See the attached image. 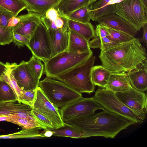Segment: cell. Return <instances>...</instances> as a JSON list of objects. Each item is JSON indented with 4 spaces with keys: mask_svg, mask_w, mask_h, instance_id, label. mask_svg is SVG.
<instances>
[{
    "mask_svg": "<svg viewBox=\"0 0 147 147\" xmlns=\"http://www.w3.org/2000/svg\"><path fill=\"white\" fill-rule=\"evenodd\" d=\"M9 63H6L7 67L1 77L0 80L7 82L11 87L14 91L17 101L20 103V100L23 90L18 85L17 82L13 76L9 66Z\"/></svg>",
    "mask_w": 147,
    "mask_h": 147,
    "instance_id": "cell-28",
    "label": "cell"
},
{
    "mask_svg": "<svg viewBox=\"0 0 147 147\" xmlns=\"http://www.w3.org/2000/svg\"><path fill=\"white\" fill-rule=\"evenodd\" d=\"M47 29L51 44V57L66 51L69 41L68 31Z\"/></svg>",
    "mask_w": 147,
    "mask_h": 147,
    "instance_id": "cell-15",
    "label": "cell"
},
{
    "mask_svg": "<svg viewBox=\"0 0 147 147\" xmlns=\"http://www.w3.org/2000/svg\"><path fill=\"white\" fill-rule=\"evenodd\" d=\"M0 11H8L7 10L1 7H0Z\"/></svg>",
    "mask_w": 147,
    "mask_h": 147,
    "instance_id": "cell-49",
    "label": "cell"
},
{
    "mask_svg": "<svg viewBox=\"0 0 147 147\" xmlns=\"http://www.w3.org/2000/svg\"><path fill=\"white\" fill-rule=\"evenodd\" d=\"M104 109L93 97L89 98L82 97L61 109L60 112L63 121L92 115L97 110Z\"/></svg>",
    "mask_w": 147,
    "mask_h": 147,
    "instance_id": "cell-9",
    "label": "cell"
},
{
    "mask_svg": "<svg viewBox=\"0 0 147 147\" xmlns=\"http://www.w3.org/2000/svg\"><path fill=\"white\" fill-rule=\"evenodd\" d=\"M14 14L9 11H0V26L7 27L9 19Z\"/></svg>",
    "mask_w": 147,
    "mask_h": 147,
    "instance_id": "cell-40",
    "label": "cell"
},
{
    "mask_svg": "<svg viewBox=\"0 0 147 147\" xmlns=\"http://www.w3.org/2000/svg\"><path fill=\"white\" fill-rule=\"evenodd\" d=\"M97 0H89V3H93L94 2Z\"/></svg>",
    "mask_w": 147,
    "mask_h": 147,
    "instance_id": "cell-48",
    "label": "cell"
},
{
    "mask_svg": "<svg viewBox=\"0 0 147 147\" xmlns=\"http://www.w3.org/2000/svg\"><path fill=\"white\" fill-rule=\"evenodd\" d=\"M29 40V39L22 35L13 32H12V42L19 47L26 45Z\"/></svg>",
    "mask_w": 147,
    "mask_h": 147,
    "instance_id": "cell-39",
    "label": "cell"
},
{
    "mask_svg": "<svg viewBox=\"0 0 147 147\" xmlns=\"http://www.w3.org/2000/svg\"><path fill=\"white\" fill-rule=\"evenodd\" d=\"M19 16L21 20L16 26L12 28V32L30 39L41 22L42 16L34 12L28 11L27 13Z\"/></svg>",
    "mask_w": 147,
    "mask_h": 147,
    "instance_id": "cell-13",
    "label": "cell"
},
{
    "mask_svg": "<svg viewBox=\"0 0 147 147\" xmlns=\"http://www.w3.org/2000/svg\"><path fill=\"white\" fill-rule=\"evenodd\" d=\"M39 127L22 129L19 132L0 135V139L39 138L45 137L43 133H40Z\"/></svg>",
    "mask_w": 147,
    "mask_h": 147,
    "instance_id": "cell-25",
    "label": "cell"
},
{
    "mask_svg": "<svg viewBox=\"0 0 147 147\" xmlns=\"http://www.w3.org/2000/svg\"><path fill=\"white\" fill-rule=\"evenodd\" d=\"M115 93L121 102L144 120L147 113V97L144 92L132 87L127 91Z\"/></svg>",
    "mask_w": 147,
    "mask_h": 147,
    "instance_id": "cell-12",
    "label": "cell"
},
{
    "mask_svg": "<svg viewBox=\"0 0 147 147\" xmlns=\"http://www.w3.org/2000/svg\"><path fill=\"white\" fill-rule=\"evenodd\" d=\"M92 55L91 50L82 53L66 51L44 62V72L47 77L55 79L58 75L86 61Z\"/></svg>",
    "mask_w": 147,
    "mask_h": 147,
    "instance_id": "cell-5",
    "label": "cell"
},
{
    "mask_svg": "<svg viewBox=\"0 0 147 147\" xmlns=\"http://www.w3.org/2000/svg\"><path fill=\"white\" fill-rule=\"evenodd\" d=\"M103 26L108 33L107 37L112 41L120 43H124L130 41L135 38L124 32Z\"/></svg>",
    "mask_w": 147,
    "mask_h": 147,
    "instance_id": "cell-31",
    "label": "cell"
},
{
    "mask_svg": "<svg viewBox=\"0 0 147 147\" xmlns=\"http://www.w3.org/2000/svg\"><path fill=\"white\" fill-rule=\"evenodd\" d=\"M32 108L24 104L14 102L0 101V112L3 114H12L20 112L31 111Z\"/></svg>",
    "mask_w": 147,
    "mask_h": 147,
    "instance_id": "cell-29",
    "label": "cell"
},
{
    "mask_svg": "<svg viewBox=\"0 0 147 147\" xmlns=\"http://www.w3.org/2000/svg\"><path fill=\"white\" fill-rule=\"evenodd\" d=\"M89 3V0H61L54 7L64 16Z\"/></svg>",
    "mask_w": 147,
    "mask_h": 147,
    "instance_id": "cell-23",
    "label": "cell"
},
{
    "mask_svg": "<svg viewBox=\"0 0 147 147\" xmlns=\"http://www.w3.org/2000/svg\"><path fill=\"white\" fill-rule=\"evenodd\" d=\"M96 21L98 24L124 32L134 37L138 32L131 24L115 13L103 16Z\"/></svg>",
    "mask_w": 147,
    "mask_h": 147,
    "instance_id": "cell-14",
    "label": "cell"
},
{
    "mask_svg": "<svg viewBox=\"0 0 147 147\" xmlns=\"http://www.w3.org/2000/svg\"><path fill=\"white\" fill-rule=\"evenodd\" d=\"M27 4L28 11H32L44 16L50 8L55 7L61 0H23Z\"/></svg>",
    "mask_w": 147,
    "mask_h": 147,
    "instance_id": "cell-20",
    "label": "cell"
},
{
    "mask_svg": "<svg viewBox=\"0 0 147 147\" xmlns=\"http://www.w3.org/2000/svg\"><path fill=\"white\" fill-rule=\"evenodd\" d=\"M111 73L102 65L93 66L90 72L92 81L95 86L106 88Z\"/></svg>",
    "mask_w": 147,
    "mask_h": 147,
    "instance_id": "cell-22",
    "label": "cell"
},
{
    "mask_svg": "<svg viewBox=\"0 0 147 147\" xmlns=\"http://www.w3.org/2000/svg\"><path fill=\"white\" fill-rule=\"evenodd\" d=\"M67 19L69 30L82 36L88 41L91 38L95 37V30L90 22L84 23Z\"/></svg>",
    "mask_w": 147,
    "mask_h": 147,
    "instance_id": "cell-21",
    "label": "cell"
},
{
    "mask_svg": "<svg viewBox=\"0 0 147 147\" xmlns=\"http://www.w3.org/2000/svg\"><path fill=\"white\" fill-rule=\"evenodd\" d=\"M12 28L0 26V45H9L12 41Z\"/></svg>",
    "mask_w": 147,
    "mask_h": 147,
    "instance_id": "cell-36",
    "label": "cell"
},
{
    "mask_svg": "<svg viewBox=\"0 0 147 147\" xmlns=\"http://www.w3.org/2000/svg\"><path fill=\"white\" fill-rule=\"evenodd\" d=\"M115 6V13L131 24L137 31L147 23V8L141 0H123Z\"/></svg>",
    "mask_w": 147,
    "mask_h": 147,
    "instance_id": "cell-7",
    "label": "cell"
},
{
    "mask_svg": "<svg viewBox=\"0 0 147 147\" xmlns=\"http://www.w3.org/2000/svg\"><path fill=\"white\" fill-rule=\"evenodd\" d=\"M7 67L6 63L0 61V79Z\"/></svg>",
    "mask_w": 147,
    "mask_h": 147,
    "instance_id": "cell-45",
    "label": "cell"
},
{
    "mask_svg": "<svg viewBox=\"0 0 147 147\" xmlns=\"http://www.w3.org/2000/svg\"><path fill=\"white\" fill-rule=\"evenodd\" d=\"M132 87L142 92L147 89V62L138 68L127 72Z\"/></svg>",
    "mask_w": 147,
    "mask_h": 147,
    "instance_id": "cell-17",
    "label": "cell"
},
{
    "mask_svg": "<svg viewBox=\"0 0 147 147\" xmlns=\"http://www.w3.org/2000/svg\"><path fill=\"white\" fill-rule=\"evenodd\" d=\"M102 65L111 73H126L147 62L145 49L139 38L119 43L100 51Z\"/></svg>",
    "mask_w": 147,
    "mask_h": 147,
    "instance_id": "cell-2",
    "label": "cell"
},
{
    "mask_svg": "<svg viewBox=\"0 0 147 147\" xmlns=\"http://www.w3.org/2000/svg\"><path fill=\"white\" fill-rule=\"evenodd\" d=\"M17 101L12 89L6 82L0 80V101L15 102Z\"/></svg>",
    "mask_w": 147,
    "mask_h": 147,
    "instance_id": "cell-32",
    "label": "cell"
},
{
    "mask_svg": "<svg viewBox=\"0 0 147 147\" xmlns=\"http://www.w3.org/2000/svg\"><path fill=\"white\" fill-rule=\"evenodd\" d=\"M31 113L38 122L46 127L47 129L54 128L52 123L49 119L32 108Z\"/></svg>",
    "mask_w": 147,
    "mask_h": 147,
    "instance_id": "cell-38",
    "label": "cell"
},
{
    "mask_svg": "<svg viewBox=\"0 0 147 147\" xmlns=\"http://www.w3.org/2000/svg\"><path fill=\"white\" fill-rule=\"evenodd\" d=\"M41 21L47 29H52L66 31L69 30L67 19L60 14L54 21H50L44 16H42Z\"/></svg>",
    "mask_w": 147,
    "mask_h": 147,
    "instance_id": "cell-30",
    "label": "cell"
},
{
    "mask_svg": "<svg viewBox=\"0 0 147 147\" xmlns=\"http://www.w3.org/2000/svg\"><path fill=\"white\" fill-rule=\"evenodd\" d=\"M44 135L45 137H50L53 135V132L49 129L45 130Z\"/></svg>",
    "mask_w": 147,
    "mask_h": 147,
    "instance_id": "cell-46",
    "label": "cell"
},
{
    "mask_svg": "<svg viewBox=\"0 0 147 147\" xmlns=\"http://www.w3.org/2000/svg\"><path fill=\"white\" fill-rule=\"evenodd\" d=\"M32 108L49 119L54 128L64 125L60 109L50 101L39 87L36 89V97Z\"/></svg>",
    "mask_w": 147,
    "mask_h": 147,
    "instance_id": "cell-10",
    "label": "cell"
},
{
    "mask_svg": "<svg viewBox=\"0 0 147 147\" xmlns=\"http://www.w3.org/2000/svg\"><path fill=\"white\" fill-rule=\"evenodd\" d=\"M95 35L100 37H106L108 33L104 26L100 24L96 25L95 30Z\"/></svg>",
    "mask_w": 147,
    "mask_h": 147,
    "instance_id": "cell-42",
    "label": "cell"
},
{
    "mask_svg": "<svg viewBox=\"0 0 147 147\" xmlns=\"http://www.w3.org/2000/svg\"><path fill=\"white\" fill-rule=\"evenodd\" d=\"M92 3H89L65 16L67 18L74 21L86 23L90 22Z\"/></svg>",
    "mask_w": 147,
    "mask_h": 147,
    "instance_id": "cell-24",
    "label": "cell"
},
{
    "mask_svg": "<svg viewBox=\"0 0 147 147\" xmlns=\"http://www.w3.org/2000/svg\"><path fill=\"white\" fill-rule=\"evenodd\" d=\"M38 87L51 103L61 109L82 97L65 83L50 77L39 81Z\"/></svg>",
    "mask_w": 147,
    "mask_h": 147,
    "instance_id": "cell-4",
    "label": "cell"
},
{
    "mask_svg": "<svg viewBox=\"0 0 147 147\" xmlns=\"http://www.w3.org/2000/svg\"><path fill=\"white\" fill-rule=\"evenodd\" d=\"M36 95V89L34 90L25 91L23 90L20 103H22L32 108Z\"/></svg>",
    "mask_w": 147,
    "mask_h": 147,
    "instance_id": "cell-37",
    "label": "cell"
},
{
    "mask_svg": "<svg viewBox=\"0 0 147 147\" xmlns=\"http://www.w3.org/2000/svg\"><path fill=\"white\" fill-rule=\"evenodd\" d=\"M95 100L105 109L141 124L144 120L133 111L121 102L115 93L106 88H98L93 96Z\"/></svg>",
    "mask_w": 147,
    "mask_h": 147,
    "instance_id": "cell-6",
    "label": "cell"
},
{
    "mask_svg": "<svg viewBox=\"0 0 147 147\" xmlns=\"http://www.w3.org/2000/svg\"><path fill=\"white\" fill-rule=\"evenodd\" d=\"M0 7L17 16L22 11L26 10L28 6L23 0H0Z\"/></svg>",
    "mask_w": 147,
    "mask_h": 147,
    "instance_id": "cell-27",
    "label": "cell"
},
{
    "mask_svg": "<svg viewBox=\"0 0 147 147\" xmlns=\"http://www.w3.org/2000/svg\"><path fill=\"white\" fill-rule=\"evenodd\" d=\"M144 5L147 8V0H141Z\"/></svg>",
    "mask_w": 147,
    "mask_h": 147,
    "instance_id": "cell-47",
    "label": "cell"
},
{
    "mask_svg": "<svg viewBox=\"0 0 147 147\" xmlns=\"http://www.w3.org/2000/svg\"><path fill=\"white\" fill-rule=\"evenodd\" d=\"M53 132V136L65 137L74 138H82L80 131L74 126L64 122V125L56 128L49 129Z\"/></svg>",
    "mask_w": 147,
    "mask_h": 147,
    "instance_id": "cell-26",
    "label": "cell"
},
{
    "mask_svg": "<svg viewBox=\"0 0 147 147\" xmlns=\"http://www.w3.org/2000/svg\"><path fill=\"white\" fill-rule=\"evenodd\" d=\"M59 15L58 10L55 7H52L48 10L43 16L49 20L53 21L55 20Z\"/></svg>",
    "mask_w": 147,
    "mask_h": 147,
    "instance_id": "cell-41",
    "label": "cell"
},
{
    "mask_svg": "<svg viewBox=\"0 0 147 147\" xmlns=\"http://www.w3.org/2000/svg\"><path fill=\"white\" fill-rule=\"evenodd\" d=\"M91 11V19L96 21L103 16L115 13V4L111 0H98L92 4Z\"/></svg>",
    "mask_w": 147,
    "mask_h": 147,
    "instance_id": "cell-19",
    "label": "cell"
},
{
    "mask_svg": "<svg viewBox=\"0 0 147 147\" xmlns=\"http://www.w3.org/2000/svg\"><path fill=\"white\" fill-rule=\"evenodd\" d=\"M27 62L35 76L40 80L44 71L41 60L32 55Z\"/></svg>",
    "mask_w": 147,
    "mask_h": 147,
    "instance_id": "cell-35",
    "label": "cell"
},
{
    "mask_svg": "<svg viewBox=\"0 0 147 147\" xmlns=\"http://www.w3.org/2000/svg\"><path fill=\"white\" fill-rule=\"evenodd\" d=\"M143 29V36L140 40V42L144 43L146 45H147V23H146L142 27Z\"/></svg>",
    "mask_w": 147,
    "mask_h": 147,
    "instance_id": "cell-44",
    "label": "cell"
},
{
    "mask_svg": "<svg viewBox=\"0 0 147 147\" xmlns=\"http://www.w3.org/2000/svg\"><path fill=\"white\" fill-rule=\"evenodd\" d=\"M69 41L66 51L75 53H82L91 51L89 42L83 36L69 30Z\"/></svg>",
    "mask_w": 147,
    "mask_h": 147,
    "instance_id": "cell-18",
    "label": "cell"
},
{
    "mask_svg": "<svg viewBox=\"0 0 147 147\" xmlns=\"http://www.w3.org/2000/svg\"><path fill=\"white\" fill-rule=\"evenodd\" d=\"M119 43H120L111 41L107 36L100 37L96 36L89 42L90 48H99L101 51H103Z\"/></svg>",
    "mask_w": 147,
    "mask_h": 147,
    "instance_id": "cell-33",
    "label": "cell"
},
{
    "mask_svg": "<svg viewBox=\"0 0 147 147\" xmlns=\"http://www.w3.org/2000/svg\"><path fill=\"white\" fill-rule=\"evenodd\" d=\"M20 20V18L19 16H12L9 20L7 27L13 28L16 26Z\"/></svg>",
    "mask_w": 147,
    "mask_h": 147,
    "instance_id": "cell-43",
    "label": "cell"
},
{
    "mask_svg": "<svg viewBox=\"0 0 147 147\" xmlns=\"http://www.w3.org/2000/svg\"><path fill=\"white\" fill-rule=\"evenodd\" d=\"M99 113L63 121L79 129L82 138L102 136L114 138L122 130L135 123L105 109Z\"/></svg>",
    "mask_w": 147,
    "mask_h": 147,
    "instance_id": "cell-1",
    "label": "cell"
},
{
    "mask_svg": "<svg viewBox=\"0 0 147 147\" xmlns=\"http://www.w3.org/2000/svg\"><path fill=\"white\" fill-rule=\"evenodd\" d=\"M131 87L126 73H111L105 88L117 93L127 91Z\"/></svg>",
    "mask_w": 147,
    "mask_h": 147,
    "instance_id": "cell-16",
    "label": "cell"
},
{
    "mask_svg": "<svg viewBox=\"0 0 147 147\" xmlns=\"http://www.w3.org/2000/svg\"><path fill=\"white\" fill-rule=\"evenodd\" d=\"M7 121L13 123L20 126L22 129H28L34 127H39L45 130L47 128L38 122L31 119L20 118H13Z\"/></svg>",
    "mask_w": 147,
    "mask_h": 147,
    "instance_id": "cell-34",
    "label": "cell"
},
{
    "mask_svg": "<svg viewBox=\"0 0 147 147\" xmlns=\"http://www.w3.org/2000/svg\"><path fill=\"white\" fill-rule=\"evenodd\" d=\"M26 46L32 55L43 62L51 58V48L48 29L42 21Z\"/></svg>",
    "mask_w": 147,
    "mask_h": 147,
    "instance_id": "cell-8",
    "label": "cell"
},
{
    "mask_svg": "<svg viewBox=\"0 0 147 147\" xmlns=\"http://www.w3.org/2000/svg\"><path fill=\"white\" fill-rule=\"evenodd\" d=\"M95 58V56H92L84 62L58 75L55 79L80 94L93 92L95 86L92 81L90 72Z\"/></svg>",
    "mask_w": 147,
    "mask_h": 147,
    "instance_id": "cell-3",
    "label": "cell"
},
{
    "mask_svg": "<svg viewBox=\"0 0 147 147\" xmlns=\"http://www.w3.org/2000/svg\"><path fill=\"white\" fill-rule=\"evenodd\" d=\"M9 66L18 85L22 90H34L38 87L39 80L34 74L27 62L23 60L18 64L9 63Z\"/></svg>",
    "mask_w": 147,
    "mask_h": 147,
    "instance_id": "cell-11",
    "label": "cell"
}]
</instances>
